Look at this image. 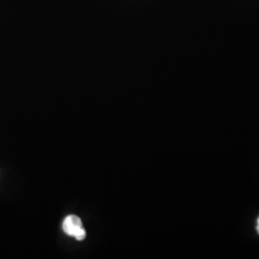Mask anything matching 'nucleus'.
I'll return each mask as SVG.
<instances>
[{
    "label": "nucleus",
    "instance_id": "f257e3e1",
    "mask_svg": "<svg viewBox=\"0 0 259 259\" xmlns=\"http://www.w3.org/2000/svg\"><path fill=\"white\" fill-rule=\"evenodd\" d=\"M63 229L67 235L73 236L78 241L83 240L85 237V231L83 230L82 220L76 215L65 217Z\"/></svg>",
    "mask_w": 259,
    "mask_h": 259
},
{
    "label": "nucleus",
    "instance_id": "f03ea898",
    "mask_svg": "<svg viewBox=\"0 0 259 259\" xmlns=\"http://www.w3.org/2000/svg\"><path fill=\"white\" fill-rule=\"evenodd\" d=\"M256 231H257V233L259 234V217L258 219H257V226H256Z\"/></svg>",
    "mask_w": 259,
    "mask_h": 259
}]
</instances>
